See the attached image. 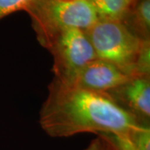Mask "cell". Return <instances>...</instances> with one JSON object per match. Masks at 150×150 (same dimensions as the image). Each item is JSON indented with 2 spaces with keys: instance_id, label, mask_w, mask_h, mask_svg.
I'll use <instances>...</instances> for the list:
<instances>
[{
  "instance_id": "7",
  "label": "cell",
  "mask_w": 150,
  "mask_h": 150,
  "mask_svg": "<svg viewBox=\"0 0 150 150\" xmlns=\"http://www.w3.org/2000/svg\"><path fill=\"white\" fill-rule=\"evenodd\" d=\"M113 150H150L149 124H139L129 134H99Z\"/></svg>"
},
{
  "instance_id": "1",
  "label": "cell",
  "mask_w": 150,
  "mask_h": 150,
  "mask_svg": "<svg viewBox=\"0 0 150 150\" xmlns=\"http://www.w3.org/2000/svg\"><path fill=\"white\" fill-rule=\"evenodd\" d=\"M38 122L53 138L83 133L123 135L141 124L108 94L65 84L54 78L48 87Z\"/></svg>"
},
{
  "instance_id": "8",
  "label": "cell",
  "mask_w": 150,
  "mask_h": 150,
  "mask_svg": "<svg viewBox=\"0 0 150 150\" xmlns=\"http://www.w3.org/2000/svg\"><path fill=\"white\" fill-rule=\"evenodd\" d=\"M122 23L140 39H150V0H138Z\"/></svg>"
},
{
  "instance_id": "10",
  "label": "cell",
  "mask_w": 150,
  "mask_h": 150,
  "mask_svg": "<svg viewBox=\"0 0 150 150\" xmlns=\"http://www.w3.org/2000/svg\"><path fill=\"white\" fill-rule=\"evenodd\" d=\"M134 77H150V39L143 42L134 68Z\"/></svg>"
},
{
  "instance_id": "12",
  "label": "cell",
  "mask_w": 150,
  "mask_h": 150,
  "mask_svg": "<svg viewBox=\"0 0 150 150\" xmlns=\"http://www.w3.org/2000/svg\"><path fill=\"white\" fill-rule=\"evenodd\" d=\"M84 150H113L108 145L105 140H103L101 137H98L93 139L90 144L86 147Z\"/></svg>"
},
{
  "instance_id": "2",
  "label": "cell",
  "mask_w": 150,
  "mask_h": 150,
  "mask_svg": "<svg viewBox=\"0 0 150 150\" xmlns=\"http://www.w3.org/2000/svg\"><path fill=\"white\" fill-rule=\"evenodd\" d=\"M25 12L30 17L38 42L46 49L61 33L85 31L98 20L86 0H36Z\"/></svg>"
},
{
  "instance_id": "9",
  "label": "cell",
  "mask_w": 150,
  "mask_h": 150,
  "mask_svg": "<svg viewBox=\"0 0 150 150\" xmlns=\"http://www.w3.org/2000/svg\"><path fill=\"white\" fill-rule=\"evenodd\" d=\"M93 8L98 19L122 22L138 0H86Z\"/></svg>"
},
{
  "instance_id": "6",
  "label": "cell",
  "mask_w": 150,
  "mask_h": 150,
  "mask_svg": "<svg viewBox=\"0 0 150 150\" xmlns=\"http://www.w3.org/2000/svg\"><path fill=\"white\" fill-rule=\"evenodd\" d=\"M131 78L115 65L96 59L82 70L74 85L88 91L108 94Z\"/></svg>"
},
{
  "instance_id": "5",
  "label": "cell",
  "mask_w": 150,
  "mask_h": 150,
  "mask_svg": "<svg viewBox=\"0 0 150 150\" xmlns=\"http://www.w3.org/2000/svg\"><path fill=\"white\" fill-rule=\"evenodd\" d=\"M108 95L139 123L149 124L150 77H132Z\"/></svg>"
},
{
  "instance_id": "11",
  "label": "cell",
  "mask_w": 150,
  "mask_h": 150,
  "mask_svg": "<svg viewBox=\"0 0 150 150\" xmlns=\"http://www.w3.org/2000/svg\"><path fill=\"white\" fill-rule=\"evenodd\" d=\"M36 0H0V20L18 11H26Z\"/></svg>"
},
{
  "instance_id": "3",
  "label": "cell",
  "mask_w": 150,
  "mask_h": 150,
  "mask_svg": "<svg viewBox=\"0 0 150 150\" xmlns=\"http://www.w3.org/2000/svg\"><path fill=\"white\" fill-rule=\"evenodd\" d=\"M97 59L115 65L134 77V68L144 40L129 31L122 22L98 19L84 31Z\"/></svg>"
},
{
  "instance_id": "4",
  "label": "cell",
  "mask_w": 150,
  "mask_h": 150,
  "mask_svg": "<svg viewBox=\"0 0 150 150\" xmlns=\"http://www.w3.org/2000/svg\"><path fill=\"white\" fill-rule=\"evenodd\" d=\"M53 56L54 79L69 85H74L82 70L97 59L95 51L81 29L61 33L48 48Z\"/></svg>"
}]
</instances>
